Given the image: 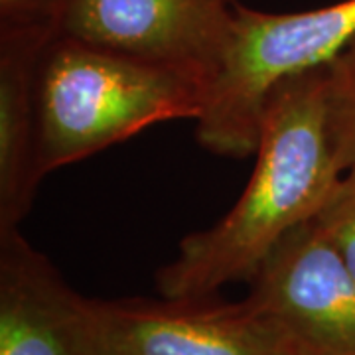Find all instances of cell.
Instances as JSON below:
<instances>
[{"label": "cell", "mask_w": 355, "mask_h": 355, "mask_svg": "<svg viewBox=\"0 0 355 355\" xmlns=\"http://www.w3.org/2000/svg\"><path fill=\"white\" fill-rule=\"evenodd\" d=\"M253 174L211 227L186 235L156 272L162 298L203 300L231 282H251L292 229L316 216L342 176L326 109V65L270 91Z\"/></svg>", "instance_id": "obj_1"}, {"label": "cell", "mask_w": 355, "mask_h": 355, "mask_svg": "<svg viewBox=\"0 0 355 355\" xmlns=\"http://www.w3.org/2000/svg\"><path fill=\"white\" fill-rule=\"evenodd\" d=\"M205 83L164 65L53 36L38 73V156L44 178L156 123L202 114Z\"/></svg>", "instance_id": "obj_2"}, {"label": "cell", "mask_w": 355, "mask_h": 355, "mask_svg": "<svg viewBox=\"0 0 355 355\" xmlns=\"http://www.w3.org/2000/svg\"><path fill=\"white\" fill-rule=\"evenodd\" d=\"M354 38L355 0L304 12H265L237 2L227 51L196 119L198 142L219 156H253L270 91L326 65Z\"/></svg>", "instance_id": "obj_3"}, {"label": "cell", "mask_w": 355, "mask_h": 355, "mask_svg": "<svg viewBox=\"0 0 355 355\" xmlns=\"http://www.w3.org/2000/svg\"><path fill=\"white\" fill-rule=\"evenodd\" d=\"M83 355H300L279 326L247 302L89 300Z\"/></svg>", "instance_id": "obj_4"}, {"label": "cell", "mask_w": 355, "mask_h": 355, "mask_svg": "<svg viewBox=\"0 0 355 355\" xmlns=\"http://www.w3.org/2000/svg\"><path fill=\"white\" fill-rule=\"evenodd\" d=\"M237 0H64L55 34L164 65L205 87L227 51Z\"/></svg>", "instance_id": "obj_5"}, {"label": "cell", "mask_w": 355, "mask_h": 355, "mask_svg": "<svg viewBox=\"0 0 355 355\" xmlns=\"http://www.w3.org/2000/svg\"><path fill=\"white\" fill-rule=\"evenodd\" d=\"M249 308L268 318L300 355H355V277L312 217L257 270Z\"/></svg>", "instance_id": "obj_6"}, {"label": "cell", "mask_w": 355, "mask_h": 355, "mask_svg": "<svg viewBox=\"0 0 355 355\" xmlns=\"http://www.w3.org/2000/svg\"><path fill=\"white\" fill-rule=\"evenodd\" d=\"M83 308L20 229L0 233V355H83Z\"/></svg>", "instance_id": "obj_7"}, {"label": "cell", "mask_w": 355, "mask_h": 355, "mask_svg": "<svg viewBox=\"0 0 355 355\" xmlns=\"http://www.w3.org/2000/svg\"><path fill=\"white\" fill-rule=\"evenodd\" d=\"M51 24H0V233L20 227L44 174L38 156V73Z\"/></svg>", "instance_id": "obj_8"}, {"label": "cell", "mask_w": 355, "mask_h": 355, "mask_svg": "<svg viewBox=\"0 0 355 355\" xmlns=\"http://www.w3.org/2000/svg\"><path fill=\"white\" fill-rule=\"evenodd\" d=\"M326 109L336 162L355 166V38L326 64Z\"/></svg>", "instance_id": "obj_9"}, {"label": "cell", "mask_w": 355, "mask_h": 355, "mask_svg": "<svg viewBox=\"0 0 355 355\" xmlns=\"http://www.w3.org/2000/svg\"><path fill=\"white\" fill-rule=\"evenodd\" d=\"M314 219L355 277V166L342 172Z\"/></svg>", "instance_id": "obj_10"}, {"label": "cell", "mask_w": 355, "mask_h": 355, "mask_svg": "<svg viewBox=\"0 0 355 355\" xmlns=\"http://www.w3.org/2000/svg\"><path fill=\"white\" fill-rule=\"evenodd\" d=\"M64 0H0V24H51Z\"/></svg>", "instance_id": "obj_11"}]
</instances>
